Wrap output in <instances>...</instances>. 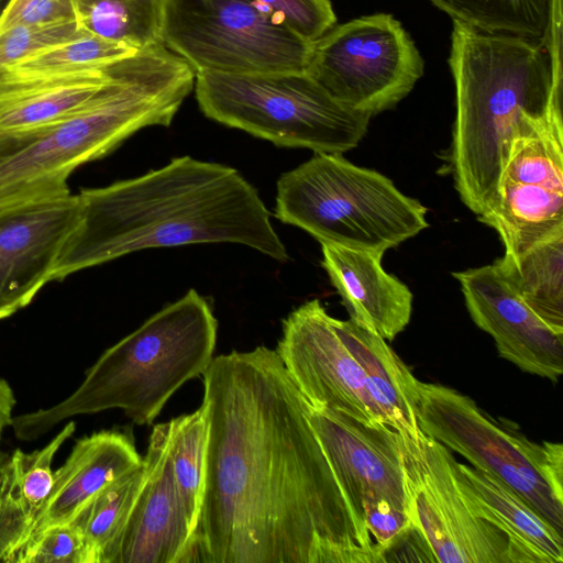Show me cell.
<instances>
[{"label":"cell","instance_id":"6da1fadb","mask_svg":"<svg viewBox=\"0 0 563 563\" xmlns=\"http://www.w3.org/2000/svg\"><path fill=\"white\" fill-rule=\"evenodd\" d=\"M191 563H380L358 531L276 350L213 357Z\"/></svg>","mask_w":563,"mask_h":563},{"label":"cell","instance_id":"7a4b0ae2","mask_svg":"<svg viewBox=\"0 0 563 563\" xmlns=\"http://www.w3.org/2000/svg\"><path fill=\"white\" fill-rule=\"evenodd\" d=\"M77 196L79 220L53 282L133 252L188 244L236 243L279 262L289 257L257 190L223 164L179 156Z\"/></svg>","mask_w":563,"mask_h":563},{"label":"cell","instance_id":"3957f363","mask_svg":"<svg viewBox=\"0 0 563 563\" xmlns=\"http://www.w3.org/2000/svg\"><path fill=\"white\" fill-rule=\"evenodd\" d=\"M449 66L455 89L450 166L476 216L493 201L514 133L530 119L563 115L543 41L453 22Z\"/></svg>","mask_w":563,"mask_h":563},{"label":"cell","instance_id":"277c9868","mask_svg":"<svg viewBox=\"0 0 563 563\" xmlns=\"http://www.w3.org/2000/svg\"><path fill=\"white\" fill-rule=\"evenodd\" d=\"M195 70L163 44L119 62V77L85 108L45 124L0 133V205L68 192L79 166L137 131L168 126L192 91Z\"/></svg>","mask_w":563,"mask_h":563},{"label":"cell","instance_id":"5b68a950","mask_svg":"<svg viewBox=\"0 0 563 563\" xmlns=\"http://www.w3.org/2000/svg\"><path fill=\"white\" fill-rule=\"evenodd\" d=\"M217 331L218 321L207 299L188 290L106 350L70 396L52 407L13 417L15 437L31 441L76 415L114 408L135 424H151L186 382L208 368Z\"/></svg>","mask_w":563,"mask_h":563},{"label":"cell","instance_id":"8992f818","mask_svg":"<svg viewBox=\"0 0 563 563\" xmlns=\"http://www.w3.org/2000/svg\"><path fill=\"white\" fill-rule=\"evenodd\" d=\"M275 217L321 243L384 254L429 227L427 208L383 174L314 153L277 180Z\"/></svg>","mask_w":563,"mask_h":563},{"label":"cell","instance_id":"52a82bcc","mask_svg":"<svg viewBox=\"0 0 563 563\" xmlns=\"http://www.w3.org/2000/svg\"><path fill=\"white\" fill-rule=\"evenodd\" d=\"M202 113L277 146L343 154L358 145L372 115L334 99L307 70L273 74L197 71Z\"/></svg>","mask_w":563,"mask_h":563},{"label":"cell","instance_id":"ba28073f","mask_svg":"<svg viewBox=\"0 0 563 563\" xmlns=\"http://www.w3.org/2000/svg\"><path fill=\"white\" fill-rule=\"evenodd\" d=\"M417 420L423 433L515 490L563 534V445L537 443L496 421L466 395L418 383Z\"/></svg>","mask_w":563,"mask_h":563},{"label":"cell","instance_id":"9c48e42d","mask_svg":"<svg viewBox=\"0 0 563 563\" xmlns=\"http://www.w3.org/2000/svg\"><path fill=\"white\" fill-rule=\"evenodd\" d=\"M161 43L195 73L245 75L307 70L312 47L255 0H167Z\"/></svg>","mask_w":563,"mask_h":563},{"label":"cell","instance_id":"30bf717a","mask_svg":"<svg viewBox=\"0 0 563 563\" xmlns=\"http://www.w3.org/2000/svg\"><path fill=\"white\" fill-rule=\"evenodd\" d=\"M307 71L334 99L373 117L409 95L424 62L393 14L375 13L335 24L312 42Z\"/></svg>","mask_w":563,"mask_h":563},{"label":"cell","instance_id":"8fae6325","mask_svg":"<svg viewBox=\"0 0 563 563\" xmlns=\"http://www.w3.org/2000/svg\"><path fill=\"white\" fill-rule=\"evenodd\" d=\"M477 220L506 256L563 232V115L527 120L515 133L496 194Z\"/></svg>","mask_w":563,"mask_h":563},{"label":"cell","instance_id":"7c38bea8","mask_svg":"<svg viewBox=\"0 0 563 563\" xmlns=\"http://www.w3.org/2000/svg\"><path fill=\"white\" fill-rule=\"evenodd\" d=\"M402 441L411 520L437 562L527 563L500 529L467 505L455 479V459L448 448L423 432L417 440L402 435Z\"/></svg>","mask_w":563,"mask_h":563},{"label":"cell","instance_id":"4fadbf2b","mask_svg":"<svg viewBox=\"0 0 563 563\" xmlns=\"http://www.w3.org/2000/svg\"><path fill=\"white\" fill-rule=\"evenodd\" d=\"M308 419L358 531L375 545L364 525L367 515L386 509L411 512L402 435L385 423L366 424L311 405Z\"/></svg>","mask_w":563,"mask_h":563},{"label":"cell","instance_id":"5bb4252c","mask_svg":"<svg viewBox=\"0 0 563 563\" xmlns=\"http://www.w3.org/2000/svg\"><path fill=\"white\" fill-rule=\"evenodd\" d=\"M276 352L312 407L341 412L366 424H386L362 368L319 299L302 303L284 319Z\"/></svg>","mask_w":563,"mask_h":563},{"label":"cell","instance_id":"9a60e30c","mask_svg":"<svg viewBox=\"0 0 563 563\" xmlns=\"http://www.w3.org/2000/svg\"><path fill=\"white\" fill-rule=\"evenodd\" d=\"M79 211L78 196L70 191L0 205V320L27 306L53 282Z\"/></svg>","mask_w":563,"mask_h":563},{"label":"cell","instance_id":"2e32d148","mask_svg":"<svg viewBox=\"0 0 563 563\" xmlns=\"http://www.w3.org/2000/svg\"><path fill=\"white\" fill-rule=\"evenodd\" d=\"M474 323L495 341L500 357L555 383L563 371V332L542 321L494 264L452 273Z\"/></svg>","mask_w":563,"mask_h":563},{"label":"cell","instance_id":"e0dca14e","mask_svg":"<svg viewBox=\"0 0 563 563\" xmlns=\"http://www.w3.org/2000/svg\"><path fill=\"white\" fill-rule=\"evenodd\" d=\"M169 431L167 421L151 432L148 474L110 563H191L192 531L173 475Z\"/></svg>","mask_w":563,"mask_h":563},{"label":"cell","instance_id":"ac0fdd59","mask_svg":"<svg viewBox=\"0 0 563 563\" xmlns=\"http://www.w3.org/2000/svg\"><path fill=\"white\" fill-rule=\"evenodd\" d=\"M321 264L351 320L386 341L406 329L413 296L383 268L382 253L330 243H321Z\"/></svg>","mask_w":563,"mask_h":563},{"label":"cell","instance_id":"d6986e66","mask_svg":"<svg viewBox=\"0 0 563 563\" xmlns=\"http://www.w3.org/2000/svg\"><path fill=\"white\" fill-rule=\"evenodd\" d=\"M142 462L125 433L103 430L79 439L54 471L53 487L34 532L68 523L91 497Z\"/></svg>","mask_w":563,"mask_h":563},{"label":"cell","instance_id":"ffe728a7","mask_svg":"<svg viewBox=\"0 0 563 563\" xmlns=\"http://www.w3.org/2000/svg\"><path fill=\"white\" fill-rule=\"evenodd\" d=\"M119 62L63 76H0V133L45 124L90 104L114 85Z\"/></svg>","mask_w":563,"mask_h":563},{"label":"cell","instance_id":"44dd1931","mask_svg":"<svg viewBox=\"0 0 563 563\" xmlns=\"http://www.w3.org/2000/svg\"><path fill=\"white\" fill-rule=\"evenodd\" d=\"M457 486L471 509L500 529L527 563H562L563 534L495 476L454 460Z\"/></svg>","mask_w":563,"mask_h":563},{"label":"cell","instance_id":"7402d4cb","mask_svg":"<svg viewBox=\"0 0 563 563\" xmlns=\"http://www.w3.org/2000/svg\"><path fill=\"white\" fill-rule=\"evenodd\" d=\"M70 421L44 448L25 453L16 449L0 456V563L32 536L49 497L58 449L75 432Z\"/></svg>","mask_w":563,"mask_h":563},{"label":"cell","instance_id":"603a6c76","mask_svg":"<svg viewBox=\"0 0 563 563\" xmlns=\"http://www.w3.org/2000/svg\"><path fill=\"white\" fill-rule=\"evenodd\" d=\"M333 328L362 368L369 391L391 429L419 439L417 420L418 383L411 369L387 341L353 320L332 317Z\"/></svg>","mask_w":563,"mask_h":563},{"label":"cell","instance_id":"cb8c5ba5","mask_svg":"<svg viewBox=\"0 0 563 563\" xmlns=\"http://www.w3.org/2000/svg\"><path fill=\"white\" fill-rule=\"evenodd\" d=\"M494 265L542 321L563 332V232Z\"/></svg>","mask_w":563,"mask_h":563},{"label":"cell","instance_id":"d4e9b609","mask_svg":"<svg viewBox=\"0 0 563 563\" xmlns=\"http://www.w3.org/2000/svg\"><path fill=\"white\" fill-rule=\"evenodd\" d=\"M147 474L143 457L139 467L102 488L69 521L82 539L87 563H110Z\"/></svg>","mask_w":563,"mask_h":563},{"label":"cell","instance_id":"484cf974","mask_svg":"<svg viewBox=\"0 0 563 563\" xmlns=\"http://www.w3.org/2000/svg\"><path fill=\"white\" fill-rule=\"evenodd\" d=\"M88 33L142 49L161 43L167 0H70Z\"/></svg>","mask_w":563,"mask_h":563},{"label":"cell","instance_id":"4316f807","mask_svg":"<svg viewBox=\"0 0 563 563\" xmlns=\"http://www.w3.org/2000/svg\"><path fill=\"white\" fill-rule=\"evenodd\" d=\"M452 22L498 34L543 41L550 0H429Z\"/></svg>","mask_w":563,"mask_h":563},{"label":"cell","instance_id":"83f0119b","mask_svg":"<svg viewBox=\"0 0 563 563\" xmlns=\"http://www.w3.org/2000/svg\"><path fill=\"white\" fill-rule=\"evenodd\" d=\"M169 423L173 475L194 534L205 484L209 429L207 408L201 404L194 412L172 419Z\"/></svg>","mask_w":563,"mask_h":563},{"label":"cell","instance_id":"f1b7e54d","mask_svg":"<svg viewBox=\"0 0 563 563\" xmlns=\"http://www.w3.org/2000/svg\"><path fill=\"white\" fill-rule=\"evenodd\" d=\"M139 49L91 33L54 45L3 69L0 76L15 78L53 77L106 68Z\"/></svg>","mask_w":563,"mask_h":563},{"label":"cell","instance_id":"f546056e","mask_svg":"<svg viewBox=\"0 0 563 563\" xmlns=\"http://www.w3.org/2000/svg\"><path fill=\"white\" fill-rule=\"evenodd\" d=\"M76 20L18 25L0 32V73L22 59L86 33Z\"/></svg>","mask_w":563,"mask_h":563},{"label":"cell","instance_id":"4dcf8cb0","mask_svg":"<svg viewBox=\"0 0 563 563\" xmlns=\"http://www.w3.org/2000/svg\"><path fill=\"white\" fill-rule=\"evenodd\" d=\"M10 563H87V555L80 534L68 522L35 531Z\"/></svg>","mask_w":563,"mask_h":563},{"label":"cell","instance_id":"1f68e13d","mask_svg":"<svg viewBox=\"0 0 563 563\" xmlns=\"http://www.w3.org/2000/svg\"><path fill=\"white\" fill-rule=\"evenodd\" d=\"M308 42H314L336 24L330 0H255Z\"/></svg>","mask_w":563,"mask_h":563},{"label":"cell","instance_id":"d6a6232c","mask_svg":"<svg viewBox=\"0 0 563 563\" xmlns=\"http://www.w3.org/2000/svg\"><path fill=\"white\" fill-rule=\"evenodd\" d=\"M68 20H76L70 0H9L0 13V32Z\"/></svg>","mask_w":563,"mask_h":563},{"label":"cell","instance_id":"836d02e7","mask_svg":"<svg viewBox=\"0 0 563 563\" xmlns=\"http://www.w3.org/2000/svg\"><path fill=\"white\" fill-rule=\"evenodd\" d=\"M382 562H437L421 531L412 523L382 553Z\"/></svg>","mask_w":563,"mask_h":563},{"label":"cell","instance_id":"e575fe53","mask_svg":"<svg viewBox=\"0 0 563 563\" xmlns=\"http://www.w3.org/2000/svg\"><path fill=\"white\" fill-rule=\"evenodd\" d=\"M15 405L14 393L9 383L0 378V440L4 429L12 423V412ZM2 452L0 451V456Z\"/></svg>","mask_w":563,"mask_h":563},{"label":"cell","instance_id":"d590c367","mask_svg":"<svg viewBox=\"0 0 563 563\" xmlns=\"http://www.w3.org/2000/svg\"><path fill=\"white\" fill-rule=\"evenodd\" d=\"M0 2H1V0H0Z\"/></svg>","mask_w":563,"mask_h":563}]
</instances>
